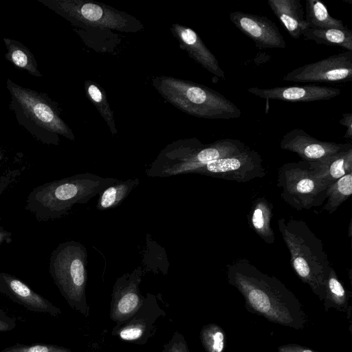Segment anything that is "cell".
<instances>
[{"instance_id": "6da1fadb", "label": "cell", "mask_w": 352, "mask_h": 352, "mask_svg": "<svg viewBox=\"0 0 352 352\" xmlns=\"http://www.w3.org/2000/svg\"><path fill=\"white\" fill-rule=\"evenodd\" d=\"M226 274L229 284L243 295L249 311L296 330L304 328L307 316L300 302L278 278L263 273L245 258L228 264Z\"/></svg>"}, {"instance_id": "7a4b0ae2", "label": "cell", "mask_w": 352, "mask_h": 352, "mask_svg": "<svg viewBox=\"0 0 352 352\" xmlns=\"http://www.w3.org/2000/svg\"><path fill=\"white\" fill-rule=\"evenodd\" d=\"M118 180L85 173L48 182L31 191L26 207L38 219L60 218L74 204H87Z\"/></svg>"}, {"instance_id": "3957f363", "label": "cell", "mask_w": 352, "mask_h": 352, "mask_svg": "<svg viewBox=\"0 0 352 352\" xmlns=\"http://www.w3.org/2000/svg\"><path fill=\"white\" fill-rule=\"evenodd\" d=\"M278 226L290 253L291 265L296 275L323 300L332 267L321 240L302 220L280 218Z\"/></svg>"}, {"instance_id": "277c9868", "label": "cell", "mask_w": 352, "mask_h": 352, "mask_svg": "<svg viewBox=\"0 0 352 352\" xmlns=\"http://www.w3.org/2000/svg\"><path fill=\"white\" fill-rule=\"evenodd\" d=\"M152 84L171 104L188 115L207 119H232L241 111L215 90L189 80L170 76H156Z\"/></svg>"}, {"instance_id": "5b68a950", "label": "cell", "mask_w": 352, "mask_h": 352, "mask_svg": "<svg viewBox=\"0 0 352 352\" xmlns=\"http://www.w3.org/2000/svg\"><path fill=\"white\" fill-rule=\"evenodd\" d=\"M10 109L19 123L43 142L58 144V135L74 140V135L60 118L54 102L44 94L21 87L8 78Z\"/></svg>"}, {"instance_id": "8992f818", "label": "cell", "mask_w": 352, "mask_h": 352, "mask_svg": "<svg viewBox=\"0 0 352 352\" xmlns=\"http://www.w3.org/2000/svg\"><path fill=\"white\" fill-rule=\"evenodd\" d=\"M247 148L243 142L222 139L204 144L193 138L178 141L163 149L146 173L148 177H170L190 173L215 160L237 155Z\"/></svg>"}, {"instance_id": "52a82bcc", "label": "cell", "mask_w": 352, "mask_h": 352, "mask_svg": "<svg viewBox=\"0 0 352 352\" xmlns=\"http://www.w3.org/2000/svg\"><path fill=\"white\" fill-rule=\"evenodd\" d=\"M87 252L81 243L69 241L53 251L50 272L59 292L71 307L88 314L86 301Z\"/></svg>"}, {"instance_id": "ba28073f", "label": "cell", "mask_w": 352, "mask_h": 352, "mask_svg": "<svg viewBox=\"0 0 352 352\" xmlns=\"http://www.w3.org/2000/svg\"><path fill=\"white\" fill-rule=\"evenodd\" d=\"M38 2L80 27L136 32L143 28L140 21L104 3L86 0H38Z\"/></svg>"}, {"instance_id": "9c48e42d", "label": "cell", "mask_w": 352, "mask_h": 352, "mask_svg": "<svg viewBox=\"0 0 352 352\" xmlns=\"http://www.w3.org/2000/svg\"><path fill=\"white\" fill-rule=\"evenodd\" d=\"M277 186L283 189L282 199L297 210L320 206L327 199L329 187L315 177L309 164L303 160L281 166L278 170Z\"/></svg>"}, {"instance_id": "30bf717a", "label": "cell", "mask_w": 352, "mask_h": 352, "mask_svg": "<svg viewBox=\"0 0 352 352\" xmlns=\"http://www.w3.org/2000/svg\"><path fill=\"white\" fill-rule=\"evenodd\" d=\"M190 173L239 183L262 178L266 175L260 154L249 147L237 155L209 162L192 170Z\"/></svg>"}, {"instance_id": "8fae6325", "label": "cell", "mask_w": 352, "mask_h": 352, "mask_svg": "<svg viewBox=\"0 0 352 352\" xmlns=\"http://www.w3.org/2000/svg\"><path fill=\"white\" fill-rule=\"evenodd\" d=\"M283 81L295 82H338L352 80V51L329 56L290 71Z\"/></svg>"}, {"instance_id": "7c38bea8", "label": "cell", "mask_w": 352, "mask_h": 352, "mask_svg": "<svg viewBox=\"0 0 352 352\" xmlns=\"http://www.w3.org/2000/svg\"><path fill=\"white\" fill-rule=\"evenodd\" d=\"M143 272L141 267L118 278L113 286L111 303V318L123 322L131 318L143 305L139 285Z\"/></svg>"}, {"instance_id": "4fadbf2b", "label": "cell", "mask_w": 352, "mask_h": 352, "mask_svg": "<svg viewBox=\"0 0 352 352\" xmlns=\"http://www.w3.org/2000/svg\"><path fill=\"white\" fill-rule=\"evenodd\" d=\"M230 19L260 50L286 47V43L277 25L265 16L234 11Z\"/></svg>"}, {"instance_id": "5bb4252c", "label": "cell", "mask_w": 352, "mask_h": 352, "mask_svg": "<svg viewBox=\"0 0 352 352\" xmlns=\"http://www.w3.org/2000/svg\"><path fill=\"white\" fill-rule=\"evenodd\" d=\"M280 147L283 150L297 153L303 161L312 162L348 150L352 148V144L321 141L302 129H294L283 135Z\"/></svg>"}, {"instance_id": "9a60e30c", "label": "cell", "mask_w": 352, "mask_h": 352, "mask_svg": "<svg viewBox=\"0 0 352 352\" xmlns=\"http://www.w3.org/2000/svg\"><path fill=\"white\" fill-rule=\"evenodd\" d=\"M0 293L31 311L56 317L61 310L28 285L8 273L0 272Z\"/></svg>"}, {"instance_id": "2e32d148", "label": "cell", "mask_w": 352, "mask_h": 352, "mask_svg": "<svg viewBox=\"0 0 352 352\" xmlns=\"http://www.w3.org/2000/svg\"><path fill=\"white\" fill-rule=\"evenodd\" d=\"M248 91L264 99H276L289 102H311L330 100L339 96L341 90L336 87L303 85L275 87L271 88L250 87Z\"/></svg>"}, {"instance_id": "e0dca14e", "label": "cell", "mask_w": 352, "mask_h": 352, "mask_svg": "<svg viewBox=\"0 0 352 352\" xmlns=\"http://www.w3.org/2000/svg\"><path fill=\"white\" fill-rule=\"evenodd\" d=\"M171 31L179 43V47L208 72L221 79H225L223 70L218 60L206 46L199 36L191 28L179 23H173Z\"/></svg>"}, {"instance_id": "ac0fdd59", "label": "cell", "mask_w": 352, "mask_h": 352, "mask_svg": "<svg viewBox=\"0 0 352 352\" xmlns=\"http://www.w3.org/2000/svg\"><path fill=\"white\" fill-rule=\"evenodd\" d=\"M308 163L315 177L329 186L340 177L352 173V148Z\"/></svg>"}, {"instance_id": "d6986e66", "label": "cell", "mask_w": 352, "mask_h": 352, "mask_svg": "<svg viewBox=\"0 0 352 352\" xmlns=\"http://www.w3.org/2000/svg\"><path fill=\"white\" fill-rule=\"evenodd\" d=\"M268 5L285 29L294 38H299L308 28L300 0H268Z\"/></svg>"}, {"instance_id": "ffe728a7", "label": "cell", "mask_w": 352, "mask_h": 352, "mask_svg": "<svg viewBox=\"0 0 352 352\" xmlns=\"http://www.w3.org/2000/svg\"><path fill=\"white\" fill-rule=\"evenodd\" d=\"M273 205L265 197L254 201L250 214V223L256 233L267 243L273 244L275 236L271 226Z\"/></svg>"}, {"instance_id": "44dd1931", "label": "cell", "mask_w": 352, "mask_h": 352, "mask_svg": "<svg viewBox=\"0 0 352 352\" xmlns=\"http://www.w3.org/2000/svg\"><path fill=\"white\" fill-rule=\"evenodd\" d=\"M305 40L313 41L317 44L339 46L352 51V31L346 27L343 29H315L307 28L302 32Z\"/></svg>"}, {"instance_id": "7402d4cb", "label": "cell", "mask_w": 352, "mask_h": 352, "mask_svg": "<svg viewBox=\"0 0 352 352\" xmlns=\"http://www.w3.org/2000/svg\"><path fill=\"white\" fill-rule=\"evenodd\" d=\"M4 44L7 48L5 54L6 58L14 67L25 70L36 77H41L42 74L37 68L34 56L23 43L18 41L3 38Z\"/></svg>"}, {"instance_id": "603a6c76", "label": "cell", "mask_w": 352, "mask_h": 352, "mask_svg": "<svg viewBox=\"0 0 352 352\" xmlns=\"http://www.w3.org/2000/svg\"><path fill=\"white\" fill-rule=\"evenodd\" d=\"M139 184L138 178L128 179L124 181L119 179L99 194L96 208L104 211L116 208Z\"/></svg>"}, {"instance_id": "cb8c5ba5", "label": "cell", "mask_w": 352, "mask_h": 352, "mask_svg": "<svg viewBox=\"0 0 352 352\" xmlns=\"http://www.w3.org/2000/svg\"><path fill=\"white\" fill-rule=\"evenodd\" d=\"M305 20L308 28L315 29L346 28L343 22L330 15L325 5L318 0L305 1Z\"/></svg>"}, {"instance_id": "d4e9b609", "label": "cell", "mask_w": 352, "mask_h": 352, "mask_svg": "<svg viewBox=\"0 0 352 352\" xmlns=\"http://www.w3.org/2000/svg\"><path fill=\"white\" fill-rule=\"evenodd\" d=\"M351 292L344 289L339 280L336 272L332 267L329 274L324 307L326 311L333 308L340 311L347 312L351 307L349 305Z\"/></svg>"}, {"instance_id": "484cf974", "label": "cell", "mask_w": 352, "mask_h": 352, "mask_svg": "<svg viewBox=\"0 0 352 352\" xmlns=\"http://www.w3.org/2000/svg\"><path fill=\"white\" fill-rule=\"evenodd\" d=\"M352 195V173L338 179L330 185L327 190V202L323 208L329 214L338 208Z\"/></svg>"}, {"instance_id": "4316f807", "label": "cell", "mask_w": 352, "mask_h": 352, "mask_svg": "<svg viewBox=\"0 0 352 352\" xmlns=\"http://www.w3.org/2000/svg\"><path fill=\"white\" fill-rule=\"evenodd\" d=\"M85 89L87 96L106 121L112 135L116 134L118 131L115 125L113 113L109 106L105 92L96 83L91 80L85 82Z\"/></svg>"}, {"instance_id": "83f0119b", "label": "cell", "mask_w": 352, "mask_h": 352, "mask_svg": "<svg viewBox=\"0 0 352 352\" xmlns=\"http://www.w3.org/2000/svg\"><path fill=\"white\" fill-rule=\"evenodd\" d=\"M200 339L206 352H224L226 335L218 324L211 323L204 326Z\"/></svg>"}, {"instance_id": "f1b7e54d", "label": "cell", "mask_w": 352, "mask_h": 352, "mask_svg": "<svg viewBox=\"0 0 352 352\" xmlns=\"http://www.w3.org/2000/svg\"><path fill=\"white\" fill-rule=\"evenodd\" d=\"M146 330V323L140 319H133L118 331V336L124 341L140 340Z\"/></svg>"}, {"instance_id": "f546056e", "label": "cell", "mask_w": 352, "mask_h": 352, "mask_svg": "<svg viewBox=\"0 0 352 352\" xmlns=\"http://www.w3.org/2000/svg\"><path fill=\"white\" fill-rule=\"evenodd\" d=\"M0 352H72L67 348L48 344H16L5 348Z\"/></svg>"}, {"instance_id": "4dcf8cb0", "label": "cell", "mask_w": 352, "mask_h": 352, "mask_svg": "<svg viewBox=\"0 0 352 352\" xmlns=\"http://www.w3.org/2000/svg\"><path fill=\"white\" fill-rule=\"evenodd\" d=\"M16 326V320L6 314L0 307V332L12 331Z\"/></svg>"}, {"instance_id": "1f68e13d", "label": "cell", "mask_w": 352, "mask_h": 352, "mask_svg": "<svg viewBox=\"0 0 352 352\" xmlns=\"http://www.w3.org/2000/svg\"><path fill=\"white\" fill-rule=\"evenodd\" d=\"M167 352H189V350L185 340L179 338L171 341Z\"/></svg>"}, {"instance_id": "d6a6232c", "label": "cell", "mask_w": 352, "mask_h": 352, "mask_svg": "<svg viewBox=\"0 0 352 352\" xmlns=\"http://www.w3.org/2000/svg\"><path fill=\"white\" fill-rule=\"evenodd\" d=\"M278 352H316L307 347L296 344H289L280 346L278 348Z\"/></svg>"}, {"instance_id": "836d02e7", "label": "cell", "mask_w": 352, "mask_h": 352, "mask_svg": "<svg viewBox=\"0 0 352 352\" xmlns=\"http://www.w3.org/2000/svg\"><path fill=\"white\" fill-rule=\"evenodd\" d=\"M339 122L346 127V131L344 138L351 140L352 138V113L342 114V118L339 120Z\"/></svg>"}, {"instance_id": "e575fe53", "label": "cell", "mask_w": 352, "mask_h": 352, "mask_svg": "<svg viewBox=\"0 0 352 352\" xmlns=\"http://www.w3.org/2000/svg\"><path fill=\"white\" fill-rule=\"evenodd\" d=\"M9 234H6L5 232H0V243L5 241L7 236H8Z\"/></svg>"}, {"instance_id": "d590c367", "label": "cell", "mask_w": 352, "mask_h": 352, "mask_svg": "<svg viewBox=\"0 0 352 352\" xmlns=\"http://www.w3.org/2000/svg\"><path fill=\"white\" fill-rule=\"evenodd\" d=\"M1 157L0 155V160H1ZM1 186H6V182H0V188H1Z\"/></svg>"}]
</instances>
